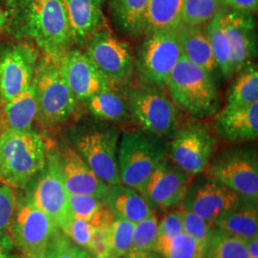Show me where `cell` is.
I'll use <instances>...</instances> for the list:
<instances>
[{"mask_svg": "<svg viewBox=\"0 0 258 258\" xmlns=\"http://www.w3.org/2000/svg\"><path fill=\"white\" fill-rule=\"evenodd\" d=\"M180 209L183 216L184 232L195 241L198 249V258H202L213 229L196 213L182 207H180Z\"/></svg>", "mask_w": 258, "mask_h": 258, "instance_id": "8d00e7d4", "label": "cell"}, {"mask_svg": "<svg viewBox=\"0 0 258 258\" xmlns=\"http://www.w3.org/2000/svg\"><path fill=\"white\" fill-rule=\"evenodd\" d=\"M47 158L46 145L35 131L1 130L0 182L22 188L42 170Z\"/></svg>", "mask_w": 258, "mask_h": 258, "instance_id": "3957f363", "label": "cell"}, {"mask_svg": "<svg viewBox=\"0 0 258 258\" xmlns=\"http://www.w3.org/2000/svg\"><path fill=\"white\" fill-rule=\"evenodd\" d=\"M192 179L194 176L186 173L166 156L151 173L143 195L152 209L166 212L178 209Z\"/></svg>", "mask_w": 258, "mask_h": 258, "instance_id": "2e32d148", "label": "cell"}, {"mask_svg": "<svg viewBox=\"0 0 258 258\" xmlns=\"http://www.w3.org/2000/svg\"><path fill=\"white\" fill-rule=\"evenodd\" d=\"M0 258H19L14 252V244L10 236L0 237Z\"/></svg>", "mask_w": 258, "mask_h": 258, "instance_id": "ee69618b", "label": "cell"}, {"mask_svg": "<svg viewBox=\"0 0 258 258\" xmlns=\"http://www.w3.org/2000/svg\"><path fill=\"white\" fill-rule=\"evenodd\" d=\"M184 0H150L144 36L160 30L178 31L183 26Z\"/></svg>", "mask_w": 258, "mask_h": 258, "instance_id": "f1b7e54d", "label": "cell"}, {"mask_svg": "<svg viewBox=\"0 0 258 258\" xmlns=\"http://www.w3.org/2000/svg\"><path fill=\"white\" fill-rule=\"evenodd\" d=\"M205 29L211 42L218 71L225 79L229 80L236 73L231 42L224 22V6L215 17L205 25Z\"/></svg>", "mask_w": 258, "mask_h": 258, "instance_id": "83f0119b", "label": "cell"}, {"mask_svg": "<svg viewBox=\"0 0 258 258\" xmlns=\"http://www.w3.org/2000/svg\"><path fill=\"white\" fill-rule=\"evenodd\" d=\"M208 124L192 121L179 127L167 148V157L189 175L204 173L217 148Z\"/></svg>", "mask_w": 258, "mask_h": 258, "instance_id": "8fae6325", "label": "cell"}, {"mask_svg": "<svg viewBox=\"0 0 258 258\" xmlns=\"http://www.w3.org/2000/svg\"><path fill=\"white\" fill-rule=\"evenodd\" d=\"M38 64L37 48L31 43L6 47L0 53V99L9 102L33 83Z\"/></svg>", "mask_w": 258, "mask_h": 258, "instance_id": "9a60e30c", "label": "cell"}, {"mask_svg": "<svg viewBox=\"0 0 258 258\" xmlns=\"http://www.w3.org/2000/svg\"><path fill=\"white\" fill-rule=\"evenodd\" d=\"M167 148L165 139L141 129L120 132L118 148L120 183L143 194L151 173L167 156Z\"/></svg>", "mask_w": 258, "mask_h": 258, "instance_id": "277c9868", "label": "cell"}, {"mask_svg": "<svg viewBox=\"0 0 258 258\" xmlns=\"http://www.w3.org/2000/svg\"><path fill=\"white\" fill-rule=\"evenodd\" d=\"M223 1H224V0H223Z\"/></svg>", "mask_w": 258, "mask_h": 258, "instance_id": "c3c4849f", "label": "cell"}, {"mask_svg": "<svg viewBox=\"0 0 258 258\" xmlns=\"http://www.w3.org/2000/svg\"><path fill=\"white\" fill-rule=\"evenodd\" d=\"M202 258H249L244 240L213 229Z\"/></svg>", "mask_w": 258, "mask_h": 258, "instance_id": "d6a6232c", "label": "cell"}, {"mask_svg": "<svg viewBox=\"0 0 258 258\" xmlns=\"http://www.w3.org/2000/svg\"><path fill=\"white\" fill-rule=\"evenodd\" d=\"M179 42L184 57L215 77L218 68L205 26L183 25L178 31Z\"/></svg>", "mask_w": 258, "mask_h": 258, "instance_id": "603a6c76", "label": "cell"}, {"mask_svg": "<svg viewBox=\"0 0 258 258\" xmlns=\"http://www.w3.org/2000/svg\"><path fill=\"white\" fill-rule=\"evenodd\" d=\"M215 130L229 142H247L258 136V102L246 107L223 109L217 116Z\"/></svg>", "mask_w": 258, "mask_h": 258, "instance_id": "44dd1931", "label": "cell"}, {"mask_svg": "<svg viewBox=\"0 0 258 258\" xmlns=\"http://www.w3.org/2000/svg\"><path fill=\"white\" fill-rule=\"evenodd\" d=\"M17 205V195L14 188L7 184H0V237H11V226Z\"/></svg>", "mask_w": 258, "mask_h": 258, "instance_id": "f35d334b", "label": "cell"}, {"mask_svg": "<svg viewBox=\"0 0 258 258\" xmlns=\"http://www.w3.org/2000/svg\"><path fill=\"white\" fill-rule=\"evenodd\" d=\"M31 182L28 200L48 215L60 230L72 215L57 152H47L45 166Z\"/></svg>", "mask_w": 258, "mask_h": 258, "instance_id": "4fadbf2b", "label": "cell"}, {"mask_svg": "<svg viewBox=\"0 0 258 258\" xmlns=\"http://www.w3.org/2000/svg\"><path fill=\"white\" fill-rule=\"evenodd\" d=\"M59 229L27 198L20 200L12 222L13 244L25 258H45L48 246Z\"/></svg>", "mask_w": 258, "mask_h": 258, "instance_id": "7c38bea8", "label": "cell"}, {"mask_svg": "<svg viewBox=\"0 0 258 258\" xmlns=\"http://www.w3.org/2000/svg\"><path fill=\"white\" fill-rule=\"evenodd\" d=\"M237 74L228 93L224 109H236L258 102L257 66L250 63Z\"/></svg>", "mask_w": 258, "mask_h": 258, "instance_id": "4dcf8cb0", "label": "cell"}, {"mask_svg": "<svg viewBox=\"0 0 258 258\" xmlns=\"http://www.w3.org/2000/svg\"><path fill=\"white\" fill-rule=\"evenodd\" d=\"M124 87H111L93 95L83 102L98 120L120 123L130 119L128 102Z\"/></svg>", "mask_w": 258, "mask_h": 258, "instance_id": "4316f807", "label": "cell"}, {"mask_svg": "<svg viewBox=\"0 0 258 258\" xmlns=\"http://www.w3.org/2000/svg\"><path fill=\"white\" fill-rule=\"evenodd\" d=\"M223 5L229 9L254 14L258 8V0H224Z\"/></svg>", "mask_w": 258, "mask_h": 258, "instance_id": "7bdbcfd3", "label": "cell"}, {"mask_svg": "<svg viewBox=\"0 0 258 258\" xmlns=\"http://www.w3.org/2000/svg\"><path fill=\"white\" fill-rule=\"evenodd\" d=\"M150 0H107L111 22L122 35L144 36V25Z\"/></svg>", "mask_w": 258, "mask_h": 258, "instance_id": "cb8c5ba5", "label": "cell"}, {"mask_svg": "<svg viewBox=\"0 0 258 258\" xmlns=\"http://www.w3.org/2000/svg\"><path fill=\"white\" fill-rule=\"evenodd\" d=\"M155 251L163 258H198L197 245L185 232L170 239H156Z\"/></svg>", "mask_w": 258, "mask_h": 258, "instance_id": "d590c367", "label": "cell"}, {"mask_svg": "<svg viewBox=\"0 0 258 258\" xmlns=\"http://www.w3.org/2000/svg\"><path fill=\"white\" fill-rule=\"evenodd\" d=\"M241 197L257 203L258 159L252 148H230L212 157L205 172Z\"/></svg>", "mask_w": 258, "mask_h": 258, "instance_id": "9c48e42d", "label": "cell"}, {"mask_svg": "<svg viewBox=\"0 0 258 258\" xmlns=\"http://www.w3.org/2000/svg\"><path fill=\"white\" fill-rule=\"evenodd\" d=\"M178 31L160 30L145 36L134 59L140 83L166 88L182 56Z\"/></svg>", "mask_w": 258, "mask_h": 258, "instance_id": "ba28073f", "label": "cell"}, {"mask_svg": "<svg viewBox=\"0 0 258 258\" xmlns=\"http://www.w3.org/2000/svg\"><path fill=\"white\" fill-rule=\"evenodd\" d=\"M182 232H184V225L180 207L167 211L162 220L158 222L157 239H170Z\"/></svg>", "mask_w": 258, "mask_h": 258, "instance_id": "60d3db41", "label": "cell"}, {"mask_svg": "<svg viewBox=\"0 0 258 258\" xmlns=\"http://www.w3.org/2000/svg\"><path fill=\"white\" fill-rule=\"evenodd\" d=\"M68 202L72 217L90 222L96 227L108 226L115 218L104 200L92 195L69 194Z\"/></svg>", "mask_w": 258, "mask_h": 258, "instance_id": "f546056e", "label": "cell"}, {"mask_svg": "<svg viewBox=\"0 0 258 258\" xmlns=\"http://www.w3.org/2000/svg\"><path fill=\"white\" fill-rule=\"evenodd\" d=\"M85 54L104 78L118 87H126L135 72L129 45L116 37L108 25L94 34L85 45Z\"/></svg>", "mask_w": 258, "mask_h": 258, "instance_id": "30bf717a", "label": "cell"}, {"mask_svg": "<svg viewBox=\"0 0 258 258\" xmlns=\"http://www.w3.org/2000/svg\"><path fill=\"white\" fill-rule=\"evenodd\" d=\"M0 134H1V109H0Z\"/></svg>", "mask_w": 258, "mask_h": 258, "instance_id": "7dc6e473", "label": "cell"}, {"mask_svg": "<svg viewBox=\"0 0 258 258\" xmlns=\"http://www.w3.org/2000/svg\"><path fill=\"white\" fill-rule=\"evenodd\" d=\"M134 224L115 217L107 228L108 258H122L130 249L133 240Z\"/></svg>", "mask_w": 258, "mask_h": 258, "instance_id": "836d02e7", "label": "cell"}, {"mask_svg": "<svg viewBox=\"0 0 258 258\" xmlns=\"http://www.w3.org/2000/svg\"><path fill=\"white\" fill-rule=\"evenodd\" d=\"M65 82L79 102H84L104 89L116 87L79 49H69L58 59ZM118 87V86H117Z\"/></svg>", "mask_w": 258, "mask_h": 258, "instance_id": "e0dca14e", "label": "cell"}, {"mask_svg": "<svg viewBox=\"0 0 258 258\" xmlns=\"http://www.w3.org/2000/svg\"><path fill=\"white\" fill-rule=\"evenodd\" d=\"M7 19H8V15L6 10H0V29L6 26Z\"/></svg>", "mask_w": 258, "mask_h": 258, "instance_id": "bcb514c9", "label": "cell"}, {"mask_svg": "<svg viewBox=\"0 0 258 258\" xmlns=\"http://www.w3.org/2000/svg\"><path fill=\"white\" fill-rule=\"evenodd\" d=\"M247 199L207 174L194 176L180 207L196 213L212 229L217 219Z\"/></svg>", "mask_w": 258, "mask_h": 258, "instance_id": "5bb4252c", "label": "cell"}, {"mask_svg": "<svg viewBox=\"0 0 258 258\" xmlns=\"http://www.w3.org/2000/svg\"><path fill=\"white\" fill-rule=\"evenodd\" d=\"M45 258H94L82 247L76 245L65 234L56 231L47 249Z\"/></svg>", "mask_w": 258, "mask_h": 258, "instance_id": "74e56055", "label": "cell"}, {"mask_svg": "<svg viewBox=\"0 0 258 258\" xmlns=\"http://www.w3.org/2000/svg\"><path fill=\"white\" fill-rule=\"evenodd\" d=\"M1 130L28 131L37 117V102L34 84L9 102H2Z\"/></svg>", "mask_w": 258, "mask_h": 258, "instance_id": "484cf974", "label": "cell"}, {"mask_svg": "<svg viewBox=\"0 0 258 258\" xmlns=\"http://www.w3.org/2000/svg\"><path fill=\"white\" fill-rule=\"evenodd\" d=\"M6 12L10 34L35 42L44 55L59 59L73 43L63 0H8Z\"/></svg>", "mask_w": 258, "mask_h": 258, "instance_id": "6da1fadb", "label": "cell"}, {"mask_svg": "<svg viewBox=\"0 0 258 258\" xmlns=\"http://www.w3.org/2000/svg\"><path fill=\"white\" fill-rule=\"evenodd\" d=\"M115 217L136 224L154 214L144 195L122 184L109 185L103 198Z\"/></svg>", "mask_w": 258, "mask_h": 258, "instance_id": "7402d4cb", "label": "cell"}, {"mask_svg": "<svg viewBox=\"0 0 258 258\" xmlns=\"http://www.w3.org/2000/svg\"><path fill=\"white\" fill-rule=\"evenodd\" d=\"M120 131L115 123L103 121L75 131L73 148L97 176L108 185L121 184L118 168Z\"/></svg>", "mask_w": 258, "mask_h": 258, "instance_id": "52a82bcc", "label": "cell"}, {"mask_svg": "<svg viewBox=\"0 0 258 258\" xmlns=\"http://www.w3.org/2000/svg\"><path fill=\"white\" fill-rule=\"evenodd\" d=\"M37 102V120L44 126H55L69 120L79 101L61 74L58 59L44 55L33 81Z\"/></svg>", "mask_w": 258, "mask_h": 258, "instance_id": "8992f818", "label": "cell"}, {"mask_svg": "<svg viewBox=\"0 0 258 258\" xmlns=\"http://www.w3.org/2000/svg\"><path fill=\"white\" fill-rule=\"evenodd\" d=\"M213 229L247 241L258 236L257 203L246 200L223 213Z\"/></svg>", "mask_w": 258, "mask_h": 258, "instance_id": "d4e9b609", "label": "cell"}, {"mask_svg": "<svg viewBox=\"0 0 258 258\" xmlns=\"http://www.w3.org/2000/svg\"><path fill=\"white\" fill-rule=\"evenodd\" d=\"M158 222L154 213L147 219L134 224L132 244L122 258H157L155 244Z\"/></svg>", "mask_w": 258, "mask_h": 258, "instance_id": "1f68e13d", "label": "cell"}, {"mask_svg": "<svg viewBox=\"0 0 258 258\" xmlns=\"http://www.w3.org/2000/svg\"><path fill=\"white\" fill-rule=\"evenodd\" d=\"M72 42L85 46L100 29L107 26V0H63Z\"/></svg>", "mask_w": 258, "mask_h": 258, "instance_id": "ffe728a7", "label": "cell"}, {"mask_svg": "<svg viewBox=\"0 0 258 258\" xmlns=\"http://www.w3.org/2000/svg\"><path fill=\"white\" fill-rule=\"evenodd\" d=\"M166 88L176 106L195 120L212 118L221 106L215 77L183 55L170 75Z\"/></svg>", "mask_w": 258, "mask_h": 258, "instance_id": "7a4b0ae2", "label": "cell"}, {"mask_svg": "<svg viewBox=\"0 0 258 258\" xmlns=\"http://www.w3.org/2000/svg\"><path fill=\"white\" fill-rule=\"evenodd\" d=\"M224 22L231 42L235 73L252 63L256 55V35L253 15L224 6Z\"/></svg>", "mask_w": 258, "mask_h": 258, "instance_id": "d6986e66", "label": "cell"}, {"mask_svg": "<svg viewBox=\"0 0 258 258\" xmlns=\"http://www.w3.org/2000/svg\"><path fill=\"white\" fill-rule=\"evenodd\" d=\"M96 226L92 223L71 217L60 229L65 235L76 245L88 249Z\"/></svg>", "mask_w": 258, "mask_h": 258, "instance_id": "ab89813d", "label": "cell"}, {"mask_svg": "<svg viewBox=\"0 0 258 258\" xmlns=\"http://www.w3.org/2000/svg\"><path fill=\"white\" fill-rule=\"evenodd\" d=\"M125 89L130 119L141 130L162 139H172L179 126L177 106L166 88L139 83Z\"/></svg>", "mask_w": 258, "mask_h": 258, "instance_id": "5b68a950", "label": "cell"}, {"mask_svg": "<svg viewBox=\"0 0 258 258\" xmlns=\"http://www.w3.org/2000/svg\"><path fill=\"white\" fill-rule=\"evenodd\" d=\"M245 242L249 258H258V236Z\"/></svg>", "mask_w": 258, "mask_h": 258, "instance_id": "f6af8a7d", "label": "cell"}, {"mask_svg": "<svg viewBox=\"0 0 258 258\" xmlns=\"http://www.w3.org/2000/svg\"><path fill=\"white\" fill-rule=\"evenodd\" d=\"M57 156L68 194L104 198L109 185L97 176L73 147H64Z\"/></svg>", "mask_w": 258, "mask_h": 258, "instance_id": "ac0fdd59", "label": "cell"}, {"mask_svg": "<svg viewBox=\"0 0 258 258\" xmlns=\"http://www.w3.org/2000/svg\"><path fill=\"white\" fill-rule=\"evenodd\" d=\"M223 6V0H184L183 25L205 26Z\"/></svg>", "mask_w": 258, "mask_h": 258, "instance_id": "e575fe53", "label": "cell"}, {"mask_svg": "<svg viewBox=\"0 0 258 258\" xmlns=\"http://www.w3.org/2000/svg\"><path fill=\"white\" fill-rule=\"evenodd\" d=\"M109 226V225H108ZM108 226L96 227L87 251L94 258H108L107 228Z\"/></svg>", "mask_w": 258, "mask_h": 258, "instance_id": "b9f144b4", "label": "cell"}]
</instances>
